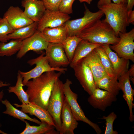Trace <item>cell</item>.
Returning a JSON list of instances; mask_svg holds the SVG:
<instances>
[{"label":"cell","instance_id":"cell-31","mask_svg":"<svg viewBox=\"0 0 134 134\" xmlns=\"http://www.w3.org/2000/svg\"><path fill=\"white\" fill-rule=\"evenodd\" d=\"M14 30L4 17H0V42H7L8 35Z\"/></svg>","mask_w":134,"mask_h":134},{"label":"cell","instance_id":"cell-17","mask_svg":"<svg viewBox=\"0 0 134 134\" xmlns=\"http://www.w3.org/2000/svg\"><path fill=\"white\" fill-rule=\"evenodd\" d=\"M22 104L19 105L14 103L16 107H21V110L25 113L34 115L38 118L41 122H45L49 125L55 127L53 119L47 110L45 109L36 104L30 102L26 104L22 101Z\"/></svg>","mask_w":134,"mask_h":134},{"label":"cell","instance_id":"cell-37","mask_svg":"<svg viewBox=\"0 0 134 134\" xmlns=\"http://www.w3.org/2000/svg\"><path fill=\"white\" fill-rule=\"evenodd\" d=\"M10 84L9 83H4L3 81L0 80V88L9 86ZM4 95L3 92L1 91L0 92V101L2 100Z\"/></svg>","mask_w":134,"mask_h":134},{"label":"cell","instance_id":"cell-26","mask_svg":"<svg viewBox=\"0 0 134 134\" xmlns=\"http://www.w3.org/2000/svg\"><path fill=\"white\" fill-rule=\"evenodd\" d=\"M1 102L6 108V110L3 112V113L8 114L23 122H24L25 120H27L39 125L41 123V122L36 119L30 117L26 113L14 107L7 100H2Z\"/></svg>","mask_w":134,"mask_h":134},{"label":"cell","instance_id":"cell-27","mask_svg":"<svg viewBox=\"0 0 134 134\" xmlns=\"http://www.w3.org/2000/svg\"><path fill=\"white\" fill-rule=\"evenodd\" d=\"M9 42H0V57L10 56L17 52L20 50L22 40L12 39Z\"/></svg>","mask_w":134,"mask_h":134},{"label":"cell","instance_id":"cell-39","mask_svg":"<svg viewBox=\"0 0 134 134\" xmlns=\"http://www.w3.org/2000/svg\"><path fill=\"white\" fill-rule=\"evenodd\" d=\"M130 77H134V65L131 66L130 69L128 70Z\"/></svg>","mask_w":134,"mask_h":134},{"label":"cell","instance_id":"cell-30","mask_svg":"<svg viewBox=\"0 0 134 134\" xmlns=\"http://www.w3.org/2000/svg\"><path fill=\"white\" fill-rule=\"evenodd\" d=\"M102 65L105 69L108 75L110 77L115 76V74L112 63L103 48L101 46L95 49Z\"/></svg>","mask_w":134,"mask_h":134},{"label":"cell","instance_id":"cell-16","mask_svg":"<svg viewBox=\"0 0 134 134\" xmlns=\"http://www.w3.org/2000/svg\"><path fill=\"white\" fill-rule=\"evenodd\" d=\"M61 126L60 134H74L78 123L74 117L69 104L65 97L61 115Z\"/></svg>","mask_w":134,"mask_h":134},{"label":"cell","instance_id":"cell-20","mask_svg":"<svg viewBox=\"0 0 134 134\" xmlns=\"http://www.w3.org/2000/svg\"><path fill=\"white\" fill-rule=\"evenodd\" d=\"M101 46L107 55L112 65L115 76L117 78L128 70L129 60L119 57L116 53L113 52L109 45L103 44Z\"/></svg>","mask_w":134,"mask_h":134},{"label":"cell","instance_id":"cell-5","mask_svg":"<svg viewBox=\"0 0 134 134\" xmlns=\"http://www.w3.org/2000/svg\"><path fill=\"white\" fill-rule=\"evenodd\" d=\"M85 11L82 17L68 20L63 25L67 29L68 36H78L104 15L100 10L96 12L91 11L85 3Z\"/></svg>","mask_w":134,"mask_h":134},{"label":"cell","instance_id":"cell-38","mask_svg":"<svg viewBox=\"0 0 134 134\" xmlns=\"http://www.w3.org/2000/svg\"><path fill=\"white\" fill-rule=\"evenodd\" d=\"M134 5V0H127V8L128 11L132 10Z\"/></svg>","mask_w":134,"mask_h":134},{"label":"cell","instance_id":"cell-23","mask_svg":"<svg viewBox=\"0 0 134 134\" xmlns=\"http://www.w3.org/2000/svg\"><path fill=\"white\" fill-rule=\"evenodd\" d=\"M117 78L107 75L95 83L97 87L107 91L116 96L120 90Z\"/></svg>","mask_w":134,"mask_h":134},{"label":"cell","instance_id":"cell-34","mask_svg":"<svg viewBox=\"0 0 134 134\" xmlns=\"http://www.w3.org/2000/svg\"><path fill=\"white\" fill-rule=\"evenodd\" d=\"M46 9L53 11L59 10L62 0H41Z\"/></svg>","mask_w":134,"mask_h":134},{"label":"cell","instance_id":"cell-43","mask_svg":"<svg viewBox=\"0 0 134 134\" xmlns=\"http://www.w3.org/2000/svg\"></svg>","mask_w":134,"mask_h":134},{"label":"cell","instance_id":"cell-32","mask_svg":"<svg viewBox=\"0 0 134 134\" xmlns=\"http://www.w3.org/2000/svg\"><path fill=\"white\" fill-rule=\"evenodd\" d=\"M116 114L114 112L110 113L108 116H103L101 119H105L106 125L104 134H117L118 132L113 129V124L115 120L117 118Z\"/></svg>","mask_w":134,"mask_h":134},{"label":"cell","instance_id":"cell-1","mask_svg":"<svg viewBox=\"0 0 134 134\" xmlns=\"http://www.w3.org/2000/svg\"><path fill=\"white\" fill-rule=\"evenodd\" d=\"M62 73L55 71L46 72L29 80L26 86L29 102L47 109L49 100L56 81Z\"/></svg>","mask_w":134,"mask_h":134},{"label":"cell","instance_id":"cell-24","mask_svg":"<svg viewBox=\"0 0 134 134\" xmlns=\"http://www.w3.org/2000/svg\"><path fill=\"white\" fill-rule=\"evenodd\" d=\"M24 122L26 127L24 130L20 134H58L59 133L54 130L55 127L50 125L44 122L38 126H32L26 121Z\"/></svg>","mask_w":134,"mask_h":134},{"label":"cell","instance_id":"cell-33","mask_svg":"<svg viewBox=\"0 0 134 134\" xmlns=\"http://www.w3.org/2000/svg\"><path fill=\"white\" fill-rule=\"evenodd\" d=\"M75 0H62L59 5V10L69 15L73 13L72 4Z\"/></svg>","mask_w":134,"mask_h":134},{"label":"cell","instance_id":"cell-7","mask_svg":"<svg viewBox=\"0 0 134 134\" xmlns=\"http://www.w3.org/2000/svg\"><path fill=\"white\" fill-rule=\"evenodd\" d=\"M44 54L45 53L43 52L37 57L28 61L27 63L31 66L36 65L35 67L32 69L27 72L18 71V72L23 79L22 82L24 86H26L27 82L30 79L37 77L45 72L55 71L64 73L67 70V68L65 67H51Z\"/></svg>","mask_w":134,"mask_h":134},{"label":"cell","instance_id":"cell-8","mask_svg":"<svg viewBox=\"0 0 134 134\" xmlns=\"http://www.w3.org/2000/svg\"><path fill=\"white\" fill-rule=\"evenodd\" d=\"M120 39L116 44L109 45L111 49L114 51L118 56L134 62V29L129 32L120 33Z\"/></svg>","mask_w":134,"mask_h":134},{"label":"cell","instance_id":"cell-6","mask_svg":"<svg viewBox=\"0 0 134 134\" xmlns=\"http://www.w3.org/2000/svg\"><path fill=\"white\" fill-rule=\"evenodd\" d=\"M72 84L71 81L67 79L65 82L63 83V90L65 96L69 104L71 111L75 120L82 121L91 126L98 134L102 132L99 126L92 122L85 116L84 113L77 101L78 95L71 90L70 86Z\"/></svg>","mask_w":134,"mask_h":134},{"label":"cell","instance_id":"cell-18","mask_svg":"<svg viewBox=\"0 0 134 134\" xmlns=\"http://www.w3.org/2000/svg\"><path fill=\"white\" fill-rule=\"evenodd\" d=\"M21 5L25 15L33 22H38L46 10L41 0H23Z\"/></svg>","mask_w":134,"mask_h":134},{"label":"cell","instance_id":"cell-36","mask_svg":"<svg viewBox=\"0 0 134 134\" xmlns=\"http://www.w3.org/2000/svg\"><path fill=\"white\" fill-rule=\"evenodd\" d=\"M112 3L111 0H99L97 3V7H99Z\"/></svg>","mask_w":134,"mask_h":134},{"label":"cell","instance_id":"cell-12","mask_svg":"<svg viewBox=\"0 0 134 134\" xmlns=\"http://www.w3.org/2000/svg\"><path fill=\"white\" fill-rule=\"evenodd\" d=\"M70 18L69 15L59 10L53 11L46 9L38 22L37 30L41 32L46 28H53L63 25Z\"/></svg>","mask_w":134,"mask_h":134},{"label":"cell","instance_id":"cell-41","mask_svg":"<svg viewBox=\"0 0 134 134\" xmlns=\"http://www.w3.org/2000/svg\"><path fill=\"white\" fill-rule=\"evenodd\" d=\"M80 3L85 2L89 4H91L93 0H78Z\"/></svg>","mask_w":134,"mask_h":134},{"label":"cell","instance_id":"cell-21","mask_svg":"<svg viewBox=\"0 0 134 134\" xmlns=\"http://www.w3.org/2000/svg\"><path fill=\"white\" fill-rule=\"evenodd\" d=\"M41 33L49 43L62 44L68 36L67 29L64 25L53 28H46Z\"/></svg>","mask_w":134,"mask_h":134},{"label":"cell","instance_id":"cell-10","mask_svg":"<svg viewBox=\"0 0 134 134\" xmlns=\"http://www.w3.org/2000/svg\"><path fill=\"white\" fill-rule=\"evenodd\" d=\"M45 50V56L51 67H65L69 65L70 63L62 44L49 43Z\"/></svg>","mask_w":134,"mask_h":134},{"label":"cell","instance_id":"cell-4","mask_svg":"<svg viewBox=\"0 0 134 134\" xmlns=\"http://www.w3.org/2000/svg\"><path fill=\"white\" fill-rule=\"evenodd\" d=\"M63 83L59 78L56 81L49 100L47 110L52 117L55 128L59 133L61 131V115L65 98Z\"/></svg>","mask_w":134,"mask_h":134},{"label":"cell","instance_id":"cell-11","mask_svg":"<svg viewBox=\"0 0 134 134\" xmlns=\"http://www.w3.org/2000/svg\"><path fill=\"white\" fill-rule=\"evenodd\" d=\"M48 43L42 36L41 32L37 30L31 36L22 40V45L17 53V57L20 59L30 51L41 52L46 49Z\"/></svg>","mask_w":134,"mask_h":134},{"label":"cell","instance_id":"cell-42","mask_svg":"<svg viewBox=\"0 0 134 134\" xmlns=\"http://www.w3.org/2000/svg\"><path fill=\"white\" fill-rule=\"evenodd\" d=\"M130 79H131L132 82L134 83V77H130Z\"/></svg>","mask_w":134,"mask_h":134},{"label":"cell","instance_id":"cell-13","mask_svg":"<svg viewBox=\"0 0 134 134\" xmlns=\"http://www.w3.org/2000/svg\"><path fill=\"white\" fill-rule=\"evenodd\" d=\"M116 100V96L98 87L88 99V102L94 108L103 111Z\"/></svg>","mask_w":134,"mask_h":134},{"label":"cell","instance_id":"cell-40","mask_svg":"<svg viewBox=\"0 0 134 134\" xmlns=\"http://www.w3.org/2000/svg\"><path fill=\"white\" fill-rule=\"evenodd\" d=\"M113 3L116 4L127 3V0H112Z\"/></svg>","mask_w":134,"mask_h":134},{"label":"cell","instance_id":"cell-28","mask_svg":"<svg viewBox=\"0 0 134 134\" xmlns=\"http://www.w3.org/2000/svg\"><path fill=\"white\" fill-rule=\"evenodd\" d=\"M82 39L78 36H68L62 44L70 63L73 59L76 47Z\"/></svg>","mask_w":134,"mask_h":134},{"label":"cell","instance_id":"cell-15","mask_svg":"<svg viewBox=\"0 0 134 134\" xmlns=\"http://www.w3.org/2000/svg\"><path fill=\"white\" fill-rule=\"evenodd\" d=\"M118 80L120 90H121L123 93V98L126 102L129 107L130 112L129 119L131 122H132L134 120L132 110L134 106L133 102L134 90L132 88L130 84L128 71L119 77Z\"/></svg>","mask_w":134,"mask_h":134},{"label":"cell","instance_id":"cell-19","mask_svg":"<svg viewBox=\"0 0 134 134\" xmlns=\"http://www.w3.org/2000/svg\"><path fill=\"white\" fill-rule=\"evenodd\" d=\"M82 59L90 68L95 83L108 75L95 49Z\"/></svg>","mask_w":134,"mask_h":134},{"label":"cell","instance_id":"cell-35","mask_svg":"<svg viewBox=\"0 0 134 134\" xmlns=\"http://www.w3.org/2000/svg\"><path fill=\"white\" fill-rule=\"evenodd\" d=\"M128 18L129 23L134 24V10H130L128 11Z\"/></svg>","mask_w":134,"mask_h":134},{"label":"cell","instance_id":"cell-3","mask_svg":"<svg viewBox=\"0 0 134 134\" xmlns=\"http://www.w3.org/2000/svg\"><path fill=\"white\" fill-rule=\"evenodd\" d=\"M105 16L103 20L114 30L119 37L120 33L126 32L129 25L128 18L127 3H111L98 7Z\"/></svg>","mask_w":134,"mask_h":134},{"label":"cell","instance_id":"cell-29","mask_svg":"<svg viewBox=\"0 0 134 134\" xmlns=\"http://www.w3.org/2000/svg\"><path fill=\"white\" fill-rule=\"evenodd\" d=\"M23 80L22 77L18 72L15 85L9 87L7 90L9 93H13L15 94L21 102L23 101L26 104H28L29 102L28 97L23 89L24 85L22 82Z\"/></svg>","mask_w":134,"mask_h":134},{"label":"cell","instance_id":"cell-14","mask_svg":"<svg viewBox=\"0 0 134 134\" xmlns=\"http://www.w3.org/2000/svg\"><path fill=\"white\" fill-rule=\"evenodd\" d=\"M3 17L14 30L28 25L34 22L18 6H10L4 13Z\"/></svg>","mask_w":134,"mask_h":134},{"label":"cell","instance_id":"cell-9","mask_svg":"<svg viewBox=\"0 0 134 134\" xmlns=\"http://www.w3.org/2000/svg\"><path fill=\"white\" fill-rule=\"evenodd\" d=\"M76 77L84 90L90 95L97 88L90 68L83 59L72 68Z\"/></svg>","mask_w":134,"mask_h":134},{"label":"cell","instance_id":"cell-22","mask_svg":"<svg viewBox=\"0 0 134 134\" xmlns=\"http://www.w3.org/2000/svg\"><path fill=\"white\" fill-rule=\"evenodd\" d=\"M101 45L82 39L78 43L75 50L73 59L69 65L70 67L72 68L79 61L93 50Z\"/></svg>","mask_w":134,"mask_h":134},{"label":"cell","instance_id":"cell-2","mask_svg":"<svg viewBox=\"0 0 134 134\" xmlns=\"http://www.w3.org/2000/svg\"><path fill=\"white\" fill-rule=\"evenodd\" d=\"M82 39L102 45H114L119 41L112 28L103 20L99 19L78 36Z\"/></svg>","mask_w":134,"mask_h":134},{"label":"cell","instance_id":"cell-25","mask_svg":"<svg viewBox=\"0 0 134 134\" xmlns=\"http://www.w3.org/2000/svg\"><path fill=\"white\" fill-rule=\"evenodd\" d=\"M38 22H34L31 24L14 30L8 36V40L12 39L23 40L32 35L37 30Z\"/></svg>","mask_w":134,"mask_h":134}]
</instances>
